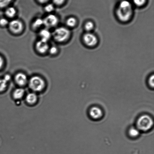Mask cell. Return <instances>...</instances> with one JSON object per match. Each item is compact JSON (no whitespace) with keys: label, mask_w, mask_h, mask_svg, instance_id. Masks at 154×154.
<instances>
[{"label":"cell","mask_w":154,"mask_h":154,"mask_svg":"<svg viewBox=\"0 0 154 154\" xmlns=\"http://www.w3.org/2000/svg\"><path fill=\"white\" fill-rule=\"evenodd\" d=\"M132 13V7L131 3L126 0L122 1L117 11L119 19L123 22H126L130 19Z\"/></svg>","instance_id":"6da1fadb"},{"label":"cell","mask_w":154,"mask_h":154,"mask_svg":"<svg viewBox=\"0 0 154 154\" xmlns=\"http://www.w3.org/2000/svg\"><path fill=\"white\" fill-rule=\"evenodd\" d=\"M137 128L140 131L147 132L151 129L153 125V119L147 115H144L139 118L137 121Z\"/></svg>","instance_id":"7a4b0ae2"},{"label":"cell","mask_w":154,"mask_h":154,"mask_svg":"<svg viewBox=\"0 0 154 154\" xmlns=\"http://www.w3.org/2000/svg\"><path fill=\"white\" fill-rule=\"evenodd\" d=\"M70 31L68 29L64 27H60L54 30L52 36L54 40L58 42L65 41L70 37Z\"/></svg>","instance_id":"3957f363"},{"label":"cell","mask_w":154,"mask_h":154,"mask_svg":"<svg viewBox=\"0 0 154 154\" xmlns=\"http://www.w3.org/2000/svg\"><path fill=\"white\" fill-rule=\"evenodd\" d=\"M30 88L35 91H40L45 88V81L40 77L34 76L30 79L29 81Z\"/></svg>","instance_id":"277c9868"},{"label":"cell","mask_w":154,"mask_h":154,"mask_svg":"<svg viewBox=\"0 0 154 154\" xmlns=\"http://www.w3.org/2000/svg\"><path fill=\"white\" fill-rule=\"evenodd\" d=\"M9 30L12 33L18 34L22 31L23 28V24L19 20H14L8 24Z\"/></svg>","instance_id":"5b68a950"},{"label":"cell","mask_w":154,"mask_h":154,"mask_svg":"<svg viewBox=\"0 0 154 154\" xmlns=\"http://www.w3.org/2000/svg\"><path fill=\"white\" fill-rule=\"evenodd\" d=\"M59 22L58 17L55 15L49 14L43 19L44 25L47 28L55 27L58 25Z\"/></svg>","instance_id":"8992f818"},{"label":"cell","mask_w":154,"mask_h":154,"mask_svg":"<svg viewBox=\"0 0 154 154\" xmlns=\"http://www.w3.org/2000/svg\"><path fill=\"white\" fill-rule=\"evenodd\" d=\"M83 40L85 44L89 46H94L97 43V39L96 36L90 33L84 35Z\"/></svg>","instance_id":"52a82bcc"},{"label":"cell","mask_w":154,"mask_h":154,"mask_svg":"<svg viewBox=\"0 0 154 154\" xmlns=\"http://www.w3.org/2000/svg\"><path fill=\"white\" fill-rule=\"evenodd\" d=\"M89 115L92 119L97 120L102 118L103 116V112L102 110L99 107L94 106L92 107L89 111Z\"/></svg>","instance_id":"ba28073f"},{"label":"cell","mask_w":154,"mask_h":154,"mask_svg":"<svg viewBox=\"0 0 154 154\" xmlns=\"http://www.w3.org/2000/svg\"><path fill=\"white\" fill-rule=\"evenodd\" d=\"M36 49L40 54H44L49 50V46L48 42L40 40L36 43Z\"/></svg>","instance_id":"9c48e42d"},{"label":"cell","mask_w":154,"mask_h":154,"mask_svg":"<svg viewBox=\"0 0 154 154\" xmlns=\"http://www.w3.org/2000/svg\"><path fill=\"white\" fill-rule=\"evenodd\" d=\"M15 81L20 86H23L26 83L27 77L25 74L20 72L16 75L15 77Z\"/></svg>","instance_id":"30bf717a"},{"label":"cell","mask_w":154,"mask_h":154,"mask_svg":"<svg viewBox=\"0 0 154 154\" xmlns=\"http://www.w3.org/2000/svg\"><path fill=\"white\" fill-rule=\"evenodd\" d=\"M50 31L47 29H43L39 33V36H40L41 39L44 41L48 42V40L50 39L51 36H52Z\"/></svg>","instance_id":"8fae6325"},{"label":"cell","mask_w":154,"mask_h":154,"mask_svg":"<svg viewBox=\"0 0 154 154\" xmlns=\"http://www.w3.org/2000/svg\"><path fill=\"white\" fill-rule=\"evenodd\" d=\"M128 134L132 138H136L140 135V130L136 127H132L130 128L128 131Z\"/></svg>","instance_id":"7c38bea8"},{"label":"cell","mask_w":154,"mask_h":154,"mask_svg":"<svg viewBox=\"0 0 154 154\" xmlns=\"http://www.w3.org/2000/svg\"><path fill=\"white\" fill-rule=\"evenodd\" d=\"M16 13V9L14 7H10L7 8L5 10V14L8 17L12 18L15 16Z\"/></svg>","instance_id":"4fadbf2b"},{"label":"cell","mask_w":154,"mask_h":154,"mask_svg":"<svg viewBox=\"0 0 154 154\" xmlns=\"http://www.w3.org/2000/svg\"><path fill=\"white\" fill-rule=\"evenodd\" d=\"M25 93V91L23 89L18 88L15 90L13 93L14 97L15 99H20L23 97Z\"/></svg>","instance_id":"5bb4252c"},{"label":"cell","mask_w":154,"mask_h":154,"mask_svg":"<svg viewBox=\"0 0 154 154\" xmlns=\"http://www.w3.org/2000/svg\"><path fill=\"white\" fill-rule=\"evenodd\" d=\"M26 100L28 103L32 104L36 102L37 100V96L34 93H30L27 95Z\"/></svg>","instance_id":"9a60e30c"},{"label":"cell","mask_w":154,"mask_h":154,"mask_svg":"<svg viewBox=\"0 0 154 154\" xmlns=\"http://www.w3.org/2000/svg\"><path fill=\"white\" fill-rule=\"evenodd\" d=\"M44 25L43 19L41 18H37L32 23V27L34 29L40 28Z\"/></svg>","instance_id":"2e32d148"},{"label":"cell","mask_w":154,"mask_h":154,"mask_svg":"<svg viewBox=\"0 0 154 154\" xmlns=\"http://www.w3.org/2000/svg\"><path fill=\"white\" fill-rule=\"evenodd\" d=\"M76 20L74 17H69L66 21V24L69 27H73L76 25Z\"/></svg>","instance_id":"e0dca14e"},{"label":"cell","mask_w":154,"mask_h":154,"mask_svg":"<svg viewBox=\"0 0 154 154\" xmlns=\"http://www.w3.org/2000/svg\"><path fill=\"white\" fill-rule=\"evenodd\" d=\"M8 82L4 78L0 79V92L4 91L7 88Z\"/></svg>","instance_id":"ac0fdd59"},{"label":"cell","mask_w":154,"mask_h":154,"mask_svg":"<svg viewBox=\"0 0 154 154\" xmlns=\"http://www.w3.org/2000/svg\"><path fill=\"white\" fill-rule=\"evenodd\" d=\"M13 0H0V8H4L8 7Z\"/></svg>","instance_id":"d6986e66"},{"label":"cell","mask_w":154,"mask_h":154,"mask_svg":"<svg viewBox=\"0 0 154 154\" xmlns=\"http://www.w3.org/2000/svg\"><path fill=\"white\" fill-rule=\"evenodd\" d=\"M85 28L86 31H91L94 28V24L93 22L89 21L86 23L85 25Z\"/></svg>","instance_id":"ffe728a7"},{"label":"cell","mask_w":154,"mask_h":154,"mask_svg":"<svg viewBox=\"0 0 154 154\" xmlns=\"http://www.w3.org/2000/svg\"><path fill=\"white\" fill-rule=\"evenodd\" d=\"M45 11L48 13H50L54 10V6L53 4H49L47 5L45 8Z\"/></svg>","instance_id":"44dd1931"},{"label":"cell","mask_w":154,"mask_h":154,"mask_svg":"<svg viewBox=\"0 0 154 154\" xmlns=\"http://www.w3.org/2000/svg\"><path fill=\"white\" fill-rule=\"evenodd\" d=\"M50 53L51 55H55L58 52V49L57 47L56 46H52L49 48V50Z\"/></svg>","instance_id":"7402d4cb"},{"label":"cell","mask_w":154,"mask_h":154,"mask_svg":"<svg viewBox=\"0 0 154 154\" xmlns=\"http://www.w3.org/2000/svg\"><path fill=\"white\" fill-rule=\"evenodd\" d=\"M9 23L8 20L6 18H2L0 19V25L2 27H5L8 25Z\"/></svg>","instance_id":"603a6c76"},{"label":"cell","mask_w":154,"mask_h":154,"mask_svg":"<svg viewBox=\"0 0 154 154\" xmlns=\"http://www.w3.org/2000/svg\"><path fill=\"white\" fill-rule=\"evenodd\" d=\"M134 4L138 6L143 5L145 3L146 0H133Z\"/></svg>","instance_id":"cb8c5ba5"},{"label":"cell","mask_w":154,"mask_h":154,"mask_svg":"<svg viewBox=\"0 0 154 154\" xmlns=\"http://www.w3.org/2000/svg\"><path fill=\"white\" fill-rule=\"evenodd\" d=\"M54 4L57 5H61L64 4L65 0H52Z\"/></svg>","instance_id":"d4e9b609"},{"label":"cell","mask_w":154,"mask_h":154,"mask_svg":"<svg viewBox=\"0 0 154 154\" xmlns=\"http://www.w3.org/2000/svg\"><path fill=\"white\" fill-rule=\"evenodd\" d=\"M154 75H152V76L150 77L149 80V85H150V86L152 87V88H153L154 86Z\"/></svg>","instance_id":"484cf974"},{"label":"cell","mask_w":154,"mask_h":154,"mask_svg":"<svg viewBox=\"0 0 154 154\" xmlns=\"http://www.w3.org/2000/svg\"><path fill=\"white\" fill-rule=\"evenodd\" d=\"M4 64V60L2 57L0 56V69L3 67Z\"/></svg>","instance_id":"4316f807"},{"label":"cell","mask_w":154,"mask_h":154,"mask_svg":"<svg viewBox=\"0 0 154 154\" xmlns=\"http://www.w3.org/2000/svg\"><path fill=\"white\" fill-rule=\"evenodd\" d=\"M4 79L5 80L8 82L11 79V77L10 75L7 74L4 76Z\"/></svg>","instance_id":"83f0119b"},{"label":"cell","mask_w":154,"mask_h":154,"mask_svg":"<svg viewBox=\"0 0 154 154\" xmlns=\"http://www.w3.org/2000/svg\"><path fill=\"white\" fill-rule=\"evenodd\" d=\"M49 1V0H37V1L41 4H45Z\"/></svg>","instance_id":"f1b7e54d"}]
</instances>
